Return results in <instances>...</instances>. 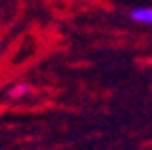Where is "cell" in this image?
Segmentation results:
<instances>
[{
	"mask_svg": "<svg viewBox=\"0 0 152 150\" xmlns=\"http://www.w3.org/2000/svg\"><path fill=\"white\" fill-rule=\"evenodd\" d=\"M131 19H135L140 23H152V9L144 7V9H133L131 11Z\"/></svg>",
	"mask_w": 152,
	"mask_h": 150,
	"instance_id": "obj_1",
	"label": "cell"
},
{
	"mask_svg": "<svg viewBox=\"0 0 152 150\" xmlns=\"http://www.w3.org/2000/svg\"><path fill=\"white\" fill-rule=\"evenodd\" d=\"M26 93H30V85H17L11 89V97H23Z\"/></svg>",
	"mask_w": 152,
	"mask_h": 150,
	"instance_id": "obj_2",
	"label": "cell"
}]
</instances>
